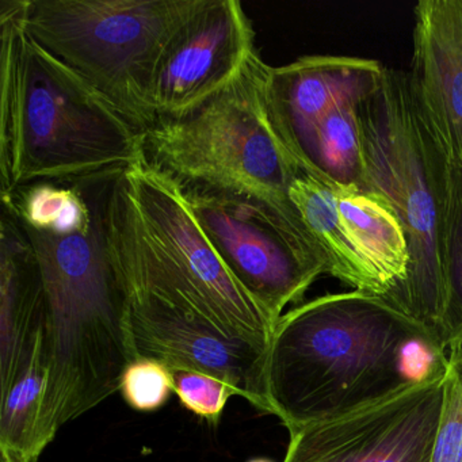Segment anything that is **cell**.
I'll return each instance as SVG.
<instances>
[{"label":"cell","mask_w":462,"mask_h":462,"mask_svg":"<svg viewBox=\"0 0 462 462\" xmlns=\"http://www.w3.org/2000/svg\"><path fill=\"white\" fill-rule=\"evenodd\" d=\"M445 273L446 307L442 334L448 350L454 340L462 334V164L451 161L446 217Z\"/></svg>","instance_id":"obj_19"},{"label":"cell","mask_w":462,"mask_h":462,"mask_svg":"<svg viewBox=\"0 0 462 462\" xmlns=\"http://www.w3.org/2000/svg\"><path fill=\"white\" fill-rule=\"evenodd\" d=\"M120 391L134 411L161 410L174 392L171 369L159 359L140 356L124 372Z\"/></svg>","instance_id":"obj_20"},{"label":"cell","mask_w":462,"mask_h":462,"mask_svg":"<svg viewBox=\"0 0 462 462\" xmlns=\"http://www.w3.org/2000/svg\"><path fill=\"white\" fill-rule=\"evenodd\" d=\"M106 239L129 280L269 351L275 324L232 277L171 178L144 161L121 171L107 199Z\"/></svg>","instance_id":"obj_4"},{"label":"cell","mask_w":462,"mask_h":462,"mask_svg":"<svg viewBox=\"0 0 462 462\" xmlns=\"http://www.w3.org/2000/svg\"><path fill=\"white\" fill-rule=\"evenodd\" d=\"M178 186L232 277L273 323L327 274L310 240L269 205L209 186Z\"/></svg>","instance_id":"obj_8"},{"label":"cell","mask_w":462,"mask_h":462,"mask_svg":"<svg viewBox=\"0 0 462 462\" xmlns=\"http://www.w3.org/2000/svg\"><path fill=\"white\" fill-rule=\"evenodd\" d=\"M118 273L128 293L129 323L140 356L159 359L171 369L220 378L236 396L272 413L266 391L267 350L231 337L183 302Z\"/></svg>","instance_id":"obj_9"},{"label":"cell","mask_w":462,"mask_h":462,"mask_svg":"<svg viewBox=\"0 0 462 462\" xmlns=\"http://www.w3.org/2000/svg\"><path fill=\"white\" fill-rule=\"evenodd\" d=\"M288 194L297 217L326 266L327 274L354 291L377 296V285L340 221L334 189L300 169Z\"/></svg>","instance_id":"obj_16"},{"label":"cell","mask_w":462,"mask_h":462,"mask_svg":"<svg viewBox=\"0 0 462 462\" xmlns=\"http://www.w3.org/2000/svg\"><path fill=\"white\" fill-rule=\"evenodd\" d=\"M364 99L335 107L289 148L300 169L335 189H364V145L359 124V105Z\"/></svg>","instance_id":"obj_17"},{"label":"cell","mask_w":462,"mask_h":462,"mask_svg":"<svg viewBox=\"0 0 462 462\" xmlns=\"http://www.w3.org/2000/svg\"><path fill=\"white\" fill-rule=\"evenodd\" d=\"M462 358V334L454 340L453 345L448 348V359Z\"/></svg>","instance_id":"obj_23"},{"label":"cell","mask_w":462,"mask_h":462,"mask_svg":"<svg viewBox=\"0 0 462 462\" xmlns=\"http://www.w3.org/2000/svg\"><path fill=\"white\" fill-rule=\"evenodd\" d=\"M48 377L40 345L17 378L0 391V461L36 462L55 439L45 421Z\"/></svg>","instance_id":"obj_18"},{"label":"cell","mask_w":462,"mask_h":462,"mask_svg":"<svg viewBox=\"0 0 462 462\" xmlns=\"http://www.w3.org/2000/svg\"><path fill=\"white\" fill-rule=\"evenodd\" d=\"M204 0H26L32 39L96 88L140 132L155 123L150 90L175 32Z\"/></svg>","instance_id":"obj_7"},{"label":"cell","mask_w":462,"mask_h":462,"mask_svg":"<svg viewBox=\"0 0 462 462\" xmlns=\"http://www.w3.org/2000/svg\"><path fill=\"white\" fill-rule=\"evenodd\" d=\"M247 462H273V461H270V459H267V458H253Z\"/></svg>","instance_id":"obj_24"},{"label":"cell","mask_w":462,"mask_h":462,"mask_svg":"<svg viewBox=\"0 0 462 462\" xmlns=\"http://www.w3.org/2000/svg\"><path fill=\"white\" fill-rule=\"evenodd\" d=\"M121 171L97 175L93 212L82 226L52 232L20 224L44 282L50 372L45 421L53 438L63 424L120 391L126 367L140 358L129 323L128 293L106 239L107 199Z\"/></svg>","instance_id":"obj_3"},{"label":"cell","mask_w":462,"mask_h":462,"mask_svg":"<svg viewBox=\"0 0 462 462\" xmlns=\"http://www.w3.org/2000/svg\"><path fill=\"white\" fill-rule=\"evenodd\" d=\"M413 18L411 90L448 159L462 164V0H420Z\"/></svg>","instance_id":"obj_12"},{"label":"cell","mask_w":462,"mask_h":462,"mask_svg":"<svg viewBox=\"0 0 462 462\" xmlns=\"http://www.w3.org/2000/svg\"><path fill=\"white\" fill-rule=\"evenodd\" d=\"M431 462H462V358L448 361Z\"/></svg>","instance_id":"obj_22"},{"label":"cell","mask_w":462,"mask_h":462,"mask_svg":"<svg viewBox=\"0 0 462 462\" xmlns=\"http://www.w3.org/2000/svg\"><path fill=\"white\" fill-rule=\"evenodd\" d=\"M437 334L383 297L326 294L275 324L266 361L272 415L289 434L445 377Z\"/></svg>","instance_id":"obj_1"},{"label":"cell","mask_w":462,"mask_h":462,"mask_svg":"<svg viewBox=\"0 0 462 462\" xmlns=\"http://www.w3.org/2000/svg\"><path fill=\"white\" fill-rule=\"evenodd\" d=\"M445 377L291 432L283 462H431Z\"/></svg>","instance_id":"obj_10"},{"label":"cell","mask_w":462,"mask_h":462,"mask_svg":"<svg viewBox=\"0 0 462 462\" xmlns=\"http://www.w3.org/2000/svg\"><path fill=\"white\" fill-rule=\"evenodd\" d=\"M385 69L380 61L348 56H304L270 66V116L286 150L335 107L366 98Z\"/></svg>","instance_id":"obj_13"},{"label":"cell","mask_w":462,"mask_h":462,"mask_svg":"<svg viewBox=\"0 0 462 462\" xmlns=\"http://www.w3.org/2000/svg\"><path fill=\"white\" fill-rule=\"evenodd\" d=\"M171 373L174 392L180 404L199 419L217 426L226 402L236 396V392L220 378L196 370L174 367Z\"/></svg>","instance_id":"obj_21"},{"label":"cell","mask_w":462,"mask_h":462,"mask_svg":"<svg viewBox=\"0 0 462 462\" xmlns=\"http://www.w3.org/2000/svg\"><path fill=\"white\" fill-rule=\"evenodd\" d=\"M45 291L31 240L13 213L0 218V391L44 345ZM45 348V347H44Z\"/></svg>","instance_id":"obj_14"},{"label":"cell","mask_w":462,"mask_h":462,"mask_svg":"<svg viewBox=\"0 0 462 462\" xmlns=\"http://www.w3.org/2000/svg\"><path fill=\"white\" fill-rule=\"evenodd\" d=\"M258 51L237 0H204L164 48L150 90L156 120L178 117L228 85Z\"/></svg>","instance_id":"obj_11"},{"label":"cell","mask_w":462,"mask_h":462,"mask_svg":"<svg viewBox=\"0 0 462 462\" xmlns=\"http://www.w3.org/2000/svg\"><path fill=\"white\" fill-rule=\"evenodd\" d=\"M269 69L256 51L217 93L178 117L156 120L143 132V161L180 185L258 199L312 245L289 201V186L300 167L270 116Z\"/></svg>","instance_id":"obj_6"},{"label":"cell","mask_w":462,"mask_h":462,"mask_svg":"<svg viewBox=\"0 0 462 462\" xmlns=\"http://www.w3.org/2000/svg\"><path fill=\"white\" fill-rule=\"evenodd\" d=\"M332 189L340 221L377 285V296L400 310L410 274L411 254L399 218L372 191Z\"/></svg>","instance_id":"obj_15"},{"label":"cell","mask_w":462,"mask_h":462,"mask_svg":"<svg viewBox=\"0 0 462 462\" xmlns=\"http://www.w3.org/2000/svg\"><path fill=\"white\" fill-rule=\"evenodd\" d=\"M26 0L0 2V193L143 161V134L26 29Z\"/></svg>","instance_id":"obj_2"},{"label":"cell","mask_w":462,"mask_h":462,"mask_svg":"<svg viewBox=\"0 0 462 462\" xmlns=\"http://www.w3.org/2000/svg\"><path fill=\"white\" fill-rule=\"evenodd\" d=\"M359 124L364 190L392 208L410 247V274L400 310L443 342L448 153L419 109L405 72L385 69L377 88L359 105Z\"/></svg>","instance_id":"obj_5"}]
</instances>
